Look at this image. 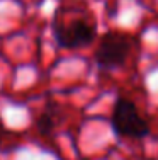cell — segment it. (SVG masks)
<instances>
[{"instance_id": "obj_1", "label": "cell", "mask_w": 158, "mask_h": 160, "mask_svg": "<svg viewBox=\"0 0 158 160\" xmlns=\"http://www.w3.org/2000/svg\"><path fill=\"white\" fill-rule=\"evenodd\" d=\"M111 128L121 138L140 140L150 133V126L140 114L136 104L126 97H119L114 102L111 112Z\"/></svg>"}, {"instance_id": "obj_2", "label": "cell", "mask_w": 158, "mask_h": 160, "mask_svg": "<svg viewBox=\"0 0 158 160\" xmlns=\"http://www.w3.org/2000/svg\"><path fill=\"white\" fill-rule=\"evenodd\" d=\"M53 34L60 48L65 49H78L85 48L95 39L97 29L87 19H71L68 22H61L55 17L53 21Z\"/></svg>"}, {"instance_id": "obj_4", "label": "cell", "mask_w": 158, "mask_h": 160, "mask_svg": "<svg viewBox=\"0 0 158 160\" xmlns=\"http://www.w3.org/2000/svg\"><path fill=\"white\" fill-rule=\"evenodd\" d=\"M36 124H37V129H39L41 135H50L56 124V108L55 106H51V104L46 106L44 111L39 114Z\"/></svg>"}, {"instance_id": "obj_3", "label": "cell", "mask_w": 158, "mask_h": 160, "mask_svg": "<svg viewBox=\"0 0 158 160\" xmlns=\"http://www.w3.org/2000/svg\"><path fill=\"white\" fill-rule=\"evenodd\" d=\"M131 49V41L126 34L105 32L95 49V63L102 70H116L122 67Z\"/></svg>"}]
</instances>
